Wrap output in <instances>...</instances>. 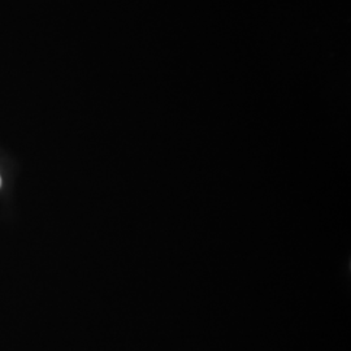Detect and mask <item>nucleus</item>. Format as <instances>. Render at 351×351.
Returning <instances> with one entry per match:
<instances>
[{"label": "nucleus", "instance_id": "obj_1", "mask_svg": "<svg viewBox=\"0 0 351 351\" xmlns=\"http://www.w3.org/2000/svg\"><path fill=\"white\" fill-rule=\"evenodd\" d=\"M0 185H1V178H0Z\"/></svg>", "mask_w": 351, "mask_h": 351}]
</instances>
